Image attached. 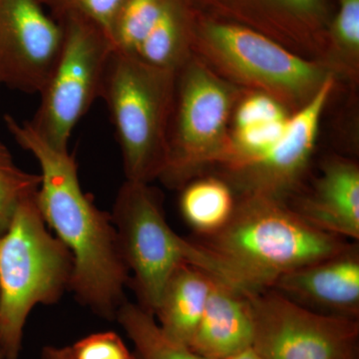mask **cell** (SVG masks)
<instances>
[{
    "instance_id": "6da1fadb",
    "label": "cell",
    "mask_w": 359,
    "mask_h": 359,
    "mask_svg": "<svg viewBox=\"0 0 359 359\" xmlns=\"http://www.w3.org/2000/svg\"><path fill=\"white\" fill-rule=\"evenodd\" d=\"M4 121L16 143L39 162L36 200L45 223L72 256L69 290L101 318L115 320L130 278L111 215L97 208L82 190L76 161L68 150L52 147L29 121L11 115Z\"/></svg>"
},
{
    "instance_id": "7a4b0ae2",
    "label": "cell",
    "mask_w": 359,
    "mask_h": 359,
    "mask_svg": "<svg viewBox=\"0 0 359 359\" xmlns=\"http://www.w3.org/2000/svg\"><path fill=\"white\" fill-rule=\"evenodd\" d=\"M202 245L233 285L249 295L271 289L285 273L351 245L311 226L285 201L263 196H241L228 223L205 236Z\"/></svg>"
},
{
    "instance_id": "3957f363",
    "label": "cell",
    "mask_w": 359,
    "mask_h": 359,
    "mask_svg": "<svg viewBox=\"0 0 359 359\" xmlns=\"http://www.w3.org/2000/svg\"><path fill=\"white\" fill-rule=\"evenodd\" d=\"M191 52L226 81L271 97L290 114L337 77L327 63L297 55L264 33L231 21L193 20Z\"/></svg>"
},
{
    "instance_id": "277c9868",
    "label": "cell",
    "mask_w": 359,
    "mask_h": 359,
    "mask_svg": "<svg viewBox=\"0 0 359 359\" xmlns=\"http://www.w3.org/2000/svg\"><path fill=\"white\" fill-rule=\"evenodd\" d=\"M73 259L47 229L36 194L21 201L0 236V349L18 359L28 316L39 304H54L70 289Z\"/></svg>"
},
{
    "instance_id": "5b68a950",
    "label": "cell",
    "mask_w": 359,
    "mask_h": 359,
    "mask_svg": "<svg viewBox=\"0 0 359 359\" xmlns=\"http://www.w3.org/2000/svg\"><path fill=\"white\" fill-rule=\"evenodd\" d=\"M177 71L113 50L100 98L107 105L126 180L150 184L166 168Z\"/></svg>"
},
{
    "instance_id": "8992f818",
    "label": "cell",
    "mask_w": 359,
    "mask_h": 359,
    "mask_svg": "<svg viewBox=\"0 0 359 359\" xmlns=\"http://www.w3.org/2000/svg\"><path fill=\"white\" fill-rule=\"evenodd\" d=\"M111 219L123 259L133 273L138 304L149 313L155 314L168 280L185 264L237 287L209 250L172 230L160 194L150 184L126 180L116 196Z\"/></svg>"
},
{
    "instance_id": "52a82bcc",
    "label": "cell",
    "mask_w": 359,
    "mask_h": 359,
    "mask_svg": "<svg viewBox=\"0 0 359 359\" xmlns=\"http://www.w3.org/2000/svg\"><path fill=\"white\" fill-rule=\"evenodd\" d=\"M248 90L219 76L192 54L176 72L168 129L166 168L160 180L182 189L230 151L233 110Z\"/></svg>"
},
{
    "instance_id": "ba28073f",
    "label": "cell",
    "mask_w": 359,
    "mask_h": 359,
    "mask_svg": "<svg viewBox=\"0 0 359 359\" xmlns=\"http://www.w3.org/2000/svg\"><path fill=\"white\" fill-rule=\"evenodd\" d=\"M57 22L62 27V45L39 92V109L29 123L52 147L68 150L73 130L100 98L114 45L107 33L82 18H63Z\"/></svg>"
},
{
    "instance_id": "9c48e42d",
    "label": "cell",
    "mask_w": 359,
    "mask_h": 359,
    "mask_svg": "<svg viewBox=\"0 0 359 359\" xmlns=\"http://www.w3.org/2000/svg\"><path fill=\"white\" fill-rule=\"evenodd\" d=\"M249 297L252 347L264 359H358L355 318L318 313L273 289Z\"/></svg>"
},
{
    "instance_id": "30bf717a",
    "label": "cell",
    "mask_w": 359,
    "mask_h": 359,
    "mask_svg": "<svg viewBox=\"0 0 359 359\" xmlns=\"http://www.w3.org/2000/svg\"><path fill=\"white\" fill-rule=\"evenodd\" d=\"M337 77L321 87L311 102L290 115L287 132L271 152L254 162L223 170V178L241 196L285 201L308 171L321 117L334 92Z\"/></svg>"
},
{
    "instance_id": "8fae6325",
    "label": "cell",
    "mask_w": 359,
    "mask_h": 359,
    "mask_svg": "<svg viewBox=\"0 0 359 359\" xmlns=\"http://www.w3.org/2000/svg\"><path fill=\"white\" fill-rule=\"evenodd\" d=\"M62 39V27L39 0H0V85L39 94Z\"/></svg>"
},
{
    "instance_id": "7c38bea8",
    "label": "cell",
    "mask_w": 359,
    "mask_h": 359,
    "mask_svg": "<svg viewBox=\"0 0 359 359\" xmlns=\"http://www.w3.org/2000/svg\"><path fill=\"white\" fill-rule=\"evenodd\" d=\"M223 7L297 55L327 63L323 0H229Z\"/></svg>"
},
{
    "instance_id": "4fadbf2b",
    "label": "cell",
    "mask_w": 359,
    "mask_h": 359,
    "mask_svg": "<svg viewBox=\"0 0 359 359\" xmlns=\"http://www.w3.org/2000/svg\"><path fill=\"white\" fill-rule=\"evenodd\" d=\"M271 289L318 313L358 320L359 255L346 250L280 276Z\"/></svg>"
},
{
    "instance_id": "5bb4252c",
    "label": "cell",
    "mask_w": 359,
    "mask_h": 359,
    "mask_svg": "<svg viewBox=\"0 0 359 359\" xmlns=\"http://www.w3.org/2000/svg\"><path fill=\"white\" fill-rule=\"evenodd\" d=\"M292 209L325 233L358 240V165L339 157L325 161L313 190L299 198Z\"/></svg>"
},
{
    "instance_id": "9a60e30c",
    "label": "cell",
    "mask_w": 359,
    "mask_h": 359,
    "mask_svg": "<svg viewBox=\"0 0 359 359\" xmlns=\"http://www.w3.org/2000/svg\"><path fill=\"white\" fill-rule=\"evenodd\" d=\"M254 334L249 294L214 278L190 348L208 359H226L252 346Z\"/></svg>"
},
{
    "instance_id": "2e32d148",
    "label": "cell",
    "mask_w": 359,
    "mask_h": 359,
    "mask_svg": "<svg viewBox=\"0 0 359 359\" xmlns=\"http://www.w3.org/2000/svg\"><path fill=\"white\" fill-rule=\"evenodd\" d=\"M214 276L193 266H180L168 280L154 316L166 337L190 347Z\"/></svg>"
},
{
    "instance_id": "e0dca14e",
    "label": "cell",
    "mask_w": 359,
    "mask_h": 359,
    "mask_svg": "<svg viewBox=\"0 0 359 359\" xmlns=\"http://www.w3.org/2000/svg\"><path fill=\"white\" fill-rule=\"evenodd\" d=\"M192 22L186 0H165L154 26L132 55L157 67L178 70L192 56Z\"/></svg>"
},
{
    "instance_id": "ac0fdd59",
    "label": "cell",
    "mask_w": 359,
    "mask_h": 359,
    "mask_svg": "<svg viewBox=\"0 0 359 359\" xmlns=\"http://www.w3.org/2000/svg\"><path fill=\"white\" fill-rule=\"evenodd\" d=\"M235 205L233 189L223 178L194 179L182 188V216L194 230L205 236L221 230Z\"/></svg>"
},
{
    "instance_id": "d6986e66",
    "label": "cell",
    "mask_w": 359,
    "mask_h": 359,
    "mask_svg": "<svg viewBox=\"0 0 359 359\" xmlns=\"http://www.w3.org/2000/svg\"><path fill=\"white\" fill-rule=\"evenodd\" d=\"M115 320L132 340L140 359H208L190 347L170 339L161 330L154 314L138 304L125 301Z\"/></svg>"
},
{
    "instance_id": "ffe728a7",
    "label": "cell",
    "mask_w": 359,
    "mask_h": 359,
    "mask_svg": "<svg viewBox=\"0 0 359 359\" xmlns=\"http://www.w3.org/2000/svg\"><path fill=\"white\" fill-rule=\"evenodd\" d=\"M339 1V13L327 29V65L337 77L355 84L359 76V0Z\"/></svg>"
},
{
    "instance_id": "44dd1931",
    "label": "cell",
    "mask_w": 359,
    "mask_h": 359,
    "mask_svg": "<svg viewBox=\"0 0 359 359\" xmlns=\"http://www.w3.org/2000/svg\"><path fill=\"white\" fill-rule=\"evenodd\" d=\"M165 0H125L111 32L115 50L135 54L159 18Z\"/></svg>"
},
{
    "instance_id": "7402d4cb",
    "label": "cell",
    "mask_w": 359,
    "mask_h": 359,
    "mask_svg": "<svg viewBox=\"0 0 359 359\" xmlns=\"http://www.w3.org/2000/svg\"><path fill=\"white\" fill-rule=\"evenodd\" d=\"M40 186V175L21 169L13 155L0 142V236L6 231L21 201L34 195Z\"/></svg>"
},
{
    "instance_id": "603a6c76",
    "label": "cell",
    "mask_w": 359,
    "mask_h": 359,
    "mask_svg": "<svg viewBox=\"0 0 359 359\" xmlns=\"http://www.w3.org/2000/svg\"><path fill=\"white\" fill-rule=\"evenodd\" d=\"M41 359H140L130 353L128 347L116 332L90 334L72 346H45Z\"/></svg>"
},
{
    "instance_id": "cb8c5ba5",
    "label": "cell",
    "mask_w": 359,
    "mask_h": 359,
    "mask_svg": "<svg viewBox=\"0 0 359 359\" xmlns=\"http://www.w3.org/2000/svg\"><path fill=\"white\" fill-rule=\"evenodd\" d=\"M56 21L82 18L107 33L111 39L113 25L125 0H39Z\"/></svg>"
},
{
    "instance_id": "d4e9b609",
    "label": "cell",
    "mask_w": 359,
    "mask_h": 359,
    "mask_svg": "<svg viewBox=\"0 0 359 359\" xmlns=\"http://www.w3.org/2000/svg\"><path fill=\"white\" fill-rule=\"evenodd\" d=\"M292 115L282 104L259 92L247 91L233 110L231 128H240L257 123L287 119Z\"/></svg>"
},
{
    "instance_id": "484cf974",
    "label": "cell",
    "mask_w": 359,
    "mask_h": 359,
    "mask_svg": "<svg viewBox=\"0 0 359 359\" xmlns=\"http://www.w3.org/2000/svg\"><path fill=\"white\" fill-rule=\"evenodd\" d=\"M226 359H264L257 353L256 349L254 347L250 346L244 351H238V353L233 354L230 358Z\"/></svg>"
},
{
    "instance_id": "4316f807",
    "label": "cell",
    "mask_w": 359,
    "mask_h": 359,
    "mask_svg": "<svg viewBox=\"0 0 359 359\" xmlns=\"http://www.w3.org/2000/svg\"><path fill=\"white\" fill-rule=\"evenodd\" d=\"M0 359H4V354H2L1 349H0Z\"/></svg>"
}]
</instances>
